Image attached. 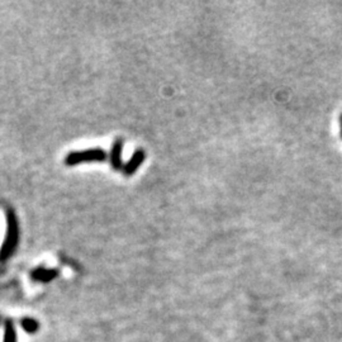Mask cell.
<instances>
[{
  "label": "cell",
  "instance_id": "5b68a950",
  "mask_svg": "<svg viewBox=\"0 0 342 342\" xmlns=\"http://www.w3.org/2000/svg\"><path fill=\"white\" fill-rule=\"evenodd\" d=\"M59 275L57 270H50L44 269V267H39V269L35 270L32 272V278L37 281H41V283H48V281L53 280Z\"/></svg>",
  "mask_w": 342,
  "mask_h": 342
},
{
  "label": "cell",
  "instance_id": "8992f818",
  "mask_svg": "<svg viewBox=\"0 0 342 342\" xmlns=\"http://www.w3.org/2000/svg\"><path fill=\"white\" fill-rule=\"evenodd\" d=\"M4 342H17V335H15L14 326L10 319L5 321V328H4Z\"/></svg>",
  "mask_w": 342,
  "mask_h": 342
},
{
  "label": "cell",
  "instance_id": "277c9868",
  "mask_svg": "<svg viewBox=\"0 0 342 342\" xmlns=\"http://www.w3.org/2000/svg\"><path fill=\"white\" fill-rule=\"evenodd\" d=\"M122 151H123V140H115L111 150V165L114 170L123 169Z\"/></svg>",
  "mask_w": 342,
  "mask_h": 342
},
{
  "label": "cell",
  "instance_id": "ba28073f",
  "mask_svg": "<svg viewBox=\"0 0 342 342\" xmlns=\"http://www.w3.org/2000/svg\"><path fill=\"white\" fill-rule=\"evenodd\" d=\"M341 137H342V114H341Z\"/></svg>",
  "mask_w": 342,
  "mask_h": 342
},
{
  "label": "cell",
  "instance_id": "7a4b0ae2",
  "mask_svg": "<svg viewBox=\"0 0 342 342\" xmlns=\"http://www.w3.org/2000/svg\"><path fill=\"white\" fill-rule=\"evenodd\" d=\"M107 158V152L102 149H90L84 151L70 152L66 158L65 164L68 166H75L81 162H89V161H104Z\"/></svg>",
  "mask_w": 342,
  "mask_h": 342
},
{
  "label": "cell",
  "instance_id": "6da1fadb",
  "mask_svg": "<svg viewBox=\"0 0 342 342\" xmlns=\"http://www.w3.org/2000/svg\"><path fill=\"white\" fill-rule=\"evenodd\" d=\"M19 242V226H18L17 216L13 209L6 211V234L4 243L0 249V261L8 260L17 249Z\"/></svg>",
  "mask_w": 342,
  "mask_h": 342
},
{
  "label": "cell",
  "instance_id": "3957f363",
  "mask_svg": "<svg viewBox=\"0 0 342 342\" xmlns=\"http://www.w3.org/2000/svg\"><path fill=\"white\" fill-rule=\"evenodd\" d=\"M145 158H146V152H145V150L142 149H138L136 150L135 153L132 155V157L129 158L128 162H126V164L123 165V174L126 176H132L133 174L137 171L138 167L142 165V162L145 161Z\"/></svg>",
  "mask_w": 342,
  "mask_h": 342
},
{
  "label": "cell",
  "instance_id": "52a82bcc",
  "mask_svg": "<svg viewBox=\"0 0 342 342\" xmlns=\"http://www.w3.org/2000/svg\"><path fill=\"white\" fill-rule=\"evenodd\" d=\"M21 325L22 327L24 328V331L28 332V334H35V332L38 331V327H39L38 322L33 318H23L21 322Z\"/></svg>",
  "mask_w": 342,
  "mask_h": 342
}]
</instances>
